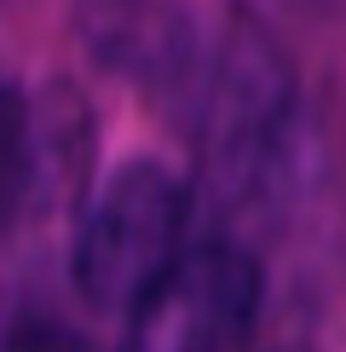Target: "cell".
<instances>
[{"label": "cell", "instance_id": "cell-4", "mask_svg": "<svg viewBox=\"0 0 346 352\" xmlns=\"http://www.w3.org/2000/svg\"><path fill=\"white\" fill-rule=\"evenodd\" d=\"M81 52L144 93H179L202 64V29L179 0H76Z\"/></svg>", "mask_w": 346, "mask_h": 352}, {"label": "cell", "instance_id": "cell-3", "mask_svg": "<svg viewBox=\"0 0 346 352\" xmlns=\"http://www.w3.org/2000/svg\"><path fill=\"white\" fill-rule=\"evenodd\" d=\"M266 272L237 237L185 243L127 312V352H249Z\"/></svg>", "mask_w": 346, "mask_h": 352}, {"label": "cell", "instance_id": "cell-1", "mask_svg": "<svg viewBox=\"0 0 346 352\" xmlns=\"http://www.w3.org/2000/svg\"><path fill=\"white\" fill-rule=\"evenodd\" d=\"M191 93V139L208 197L237 219H283L312 179V122L295 64L266 23L237 18L202 52Z\"/></svg>", "mask_w": 346, "mask_h": 352}, {"label": "cell", "instance_id": "cell-2", "mask_svg": "<svg viewBox=\"0 0 346 352\" xmlns=\"http://www.w3.org/2000/svg\"><path fill=\"white\" fill-rule=\"evenodd\" d=\"M191 185L173 168L122 162L81 214L69 243V283L93 312H133V300L162 277L191 243Z\"/></svg>", "mask_w": 346, "mask_h": 352}, {"label": "cell", "instance_id": "cell-5", "mask_svg": "<svg viewBox=\"0 0 346 352\" xmlns=\"http://www.w3.org/2000/svg\"><path fill=\"white\" fill-rule=\"evenodd\" d=\"M69 133H86V116L69 93L23 98L0 81V231L18 226L47 190L76 185L86 139L69 144Z\"/></svg>", "mask_w": 346, "mask_h": 352}]
</instances>
